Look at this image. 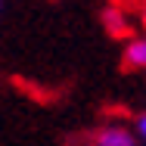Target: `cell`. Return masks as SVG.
Listing matches in <instances>:
<instances>
[{"label":"cell","instance_id":"1","mask_svg":"<svg viewBox=\"0 0 146 146\" xmlns=\"http://www.w3.org/2000/svg\"><path fill=\"white\" fill-rule=\"evenodd\" d=\"M93 146H140V143L124 127H100L96 137H93Z\"/></svg>","mask_w":146,"mask_h":146},{"label":"cell","instance_id":"2","mask_svg":"<svg viewBox=\"0 0 146 146\" xmlns=\"http://www.w3.org/2000/svg\"><path fill=\"white\" fill-rule=\"evenodd\" d=\"M124 62L134 65V68H146V34L143 37H134L124 50Z\"/></svg>","mask_w":146,"mask_h":146},{"label":"cell","instance_id":"3","mask_svg":"<svg viewBox=\"0 0 146 146\" xmlns=\"http://www.w3.org/2000/svg\"><path fill=\"white\" fill-rule=\"evenodd\" d=\"M103 22H106V28L112 31V34H118V37L131 31V19H127L121 9H106V13H103Z\"/></svg>","mask_w":146,"mask_h":146},{"label":"cell","instance_id":"4","mask_svg":"<svg viewBox=\"0 0 146 146\" xmlns=\"http://www.w3.org/2000/svg\"><path fill=\"white\" fill-rule=\"evenodd\" d=\"M134 127H137V137L146 143V115H140V118H137V124H134Z\"/></svg>","mask_w":146,"mask_h":146},{"label":"cell","instance_id":"5","mask_svg":"<svg viewBox=\"0 0 146 146\" xmlns=\"http://www.w3.org/2000/svg\"><path fill=\"white\" fill-rule=\"evenodd\" d=\"M140 25H143V31H146V0L140 3Z\"/></svg>","mask_w":146,"mask_h":146},{"label":"cell","instance_id":"6","mask_svg":"<svg viewBox=\"0 0 146 146\" xmlns=\"http://www.w3.org/2000/svg\"><path fill=\"white\" fill-rule=\"evenodd\" d=\"M0 9H3V0H0Z\"/></svg>","mask_w":146,"mask_h":146}]
</instances>
